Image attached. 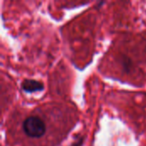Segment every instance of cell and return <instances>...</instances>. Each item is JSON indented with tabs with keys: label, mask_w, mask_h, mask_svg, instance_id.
Returning <instances> with one entry per match:
<instances>
[{
	"label": "cell",
	"mask_w": 146,
	"mask_h": 146,
	"mask_svg": "<svg viewBox=\"0 0 146 146\" xmlns=\"http://www.w3.org/2000/svg\"><path fill=\"white\" fill-rule=\"evenodd\" d=\"M21 87L25 92L31 93L42 91L44 89V84L34 80H25L21 84Z\"/></svg>",
	"instance_id": "obj_2"
},
{
	"label": "cell",
	"mask_w": 146,
	"mask_h": 146,
	"mask_svg": "<svg viewBox=\"0 0 146 146\" xmlns=\"http://www.w3.org/2000/svg\"><path fill=\"white\" fill-rule=\"evenodd\" d=\"M83 142H84V137H80V138H79L71 146H82Z\"/></svg>",
	"instance_id": "obj_3"
},
{
	"label": "cell",
	"mask_w": 146,
	"mask_h": 146,
	"mask_svg": "<svg viewBox=\"0 0 146 146\" xmlns=\"http://www.w3.org/2000/svg\"><path fill=\"white\" fill-rule=\"evenodd\" d=\"M22 128L24 133L31 137L38 139L45 133V124L38 116H29L23 121Z\"/></svg>",
	"instance_id": "obj_1"
}]
</instances>
